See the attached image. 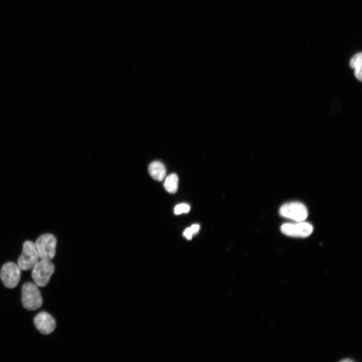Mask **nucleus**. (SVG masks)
Returning a JSON list of instances; mask_svg holds the SVG:
<instances>
[{
    "label": "nucleus",
    "instance_id": "f257e3e1",
    "mask_svg": "<svg viewBox=\"0 0 362 362\" xmlns=\"http://www.w3.org/2000/svg\"><path fill=\"white\" fill-rule=\"evenodd\" d=\"M43 302L38 286L31 282L25 283L22 287V303L29 311L39 309Z\"/></svg>",
    "mask_w": 362,
    "mask_h": 362
},
{
    "label": "nucleus",
    "instance_id": "f03ea898",
    "mask_svg": "<svg viewBox=\"0 0 362 362\" xmlns=\"http://www.w3.org/2000/svg\"><path fill=\"white\" fill-rule=\"evenodd\" d=\"M32 269V277L34 283L38 287H44L48 284L54 272L55 267L51 260L40 259Z\"/></svg>",
    "mask_w": 362,
    "mask_h": 362
},
{
    "label": "nucleus",
    "instance_id": "7ed1b4c3",
    "mask_svg": "<svg viewBox=\"0 0 362 362\" xmlns=\"http://www.w3.org/2000/svg\"><path fill=\"white\" fill-rule=\"evenodd\" d=\"M40 259L51 260L55 256L57 239L51 233L39 236L34 243Z\"/></svg>",
    "mask_w": 362,
    "mask_h": 362
},
{
    "label": "nucleus",
    "instance_id": "20e7f679",
    "mask_svg": "<svg viewBox=\"0 0 362 362\" xmlns=\"http://www.w3.org/2000/svg\"><path fill=\"white\" fill-rule=\"evenodd\" d=\"M40 259L35 243L27 240L23 243L22 252L18 260V265L23 270L32 269Z\"/></svg>",
    "mask_w": 362,
    "mask_h": 362
},
{
    "label": "nucleus",
    "instance_id": "39448f33",
    "mask_svg": "<svg viewBox=\"0 0 362 362\" xmlns=\"http://www.w3.org/2000/svg\"><path fill=\"white\" fill-rule=\"evenodd\" d=\"M0 276L5 287L13 289L18 285L20 281L21 269L14 262H9L2 267Z\"/></svg>",
    "mask_w": 362,
    "mask_h": 362
},
{
    "label": "nucleus",
    "instance_id": "423d86ee",
    "mask_svg": "<svg viewBox=\"0 0 362 362\" xmlns=\"http://www.w3.org/2000/svg\"><path fill=\"white\" fill-rule=\"evenodd\" d=\"M281 216L298 222L305 220L308 216L306 206L300 202H291L284 204L280 209Z\"/></svg>",
    "mask_w": 362,
    "mask_h": 362
},
{
    "label": "nucleus",
    "instance_id": "0eeeda50",
    "mask_svg": "<svg viewBox=\"0 0 362 362\" xmlns=\"http://www.w3.org/2000/svg\"><path fill=\"white\" fill-rule=\"evenodd\" d=\"M281 230L288 236L306 237L312 233L313 228L310 223L301 221L294 224L285 223L281 226Z\"/></svg>",
    "mask_w": 362,
    "mask_h": 362
},
{
    "label": "nucleus",
    "instance_id": "6e6552de",
    "mask_svg": "<svg viewBox=\"0 0 362 362\" xmlns=\"http://www.w3.org/2000/svg\"><path fill=\"white\" fill-rule=\"evenodd\" d=\"M33 322L36 329L43 334L51 333L56 327V321L54 318L44 311L38 314L34 317Z\"/></svg>",
    "mask_w": 362,
    "mask_h": 362
},
{
    "label": "nucleus",
    "instance_id": "1a4fd4ad",
    "mask_svg": "<svg viewBox=\"0 0 362 362\" xmlns=\"http://www.w3.org/2000/svg\"><path fill=\"white\" fill-rule=\"evenodd\" d=\"M148 172L153 179L160 182L162 180L165 176L166 168L160 161H154L149 165Z\"/></svg>",
    "mask_w": 362,
    "mask_h": 362
},
{
    "label": "nucleus",
    "instance_id": "9d476101",
    "mask_svg": "<svg viewBox=\"0 0 362 362\" xmlns=\"http://www.w3.org/2000/svg\"><path fill=\"white\" fill-rule=\"evenodd\" d=\"M362 55L361 52L355 54L350 59L349 66L354 69V75L356 78L361 81L362 78Z\"/></svg>",
    "mask_w": 362,
    "mask_h": 362
},
{
    "label": "nucleus",
    "instance_id": "9b49d317",
    "mask_svg": "<svg viewBox=\"0 0 362 362\" xmlns=\"http://www.w3.org/2000/svg\"><path fill=\"white\" fill-rule=\"evenodd\" d=\"M178 177L175 173H171L164 180L163 186L166 191L171 194L176 192L178 187Z\"/></svg>",
    "mask_w": 362,
    "mask_h": 362
},
{
    "label": "nucleus",
    "instance_id": "f8f14e48",
    "mask_svg": "<svg viewBox=\"0 0 362 362\" xmlns=\"http://www.w3.org/2000/svg\"><path fill=\"white\" fill-rule=\"evenodd\" d=\"M190 207L189 205L182 203L176 205L174 210V214L179 215L182 213H188L190 211Z\"/></svg>",
    "mask_w": 362,
    "mask_h": 362
},
{
    "label": "nucleus",
    "instance_id": "ddd939ff",
    "mask_svg": "<svg viewBox=\"0 0 362 362\" xmlns=\"http://www.w3.org/2000/svg\"><path fill=\"white\" fill-rule=\"evenodd\" d=\"M196 234L193 228L191 227L187 228L183 232V236L188 240H191L194 234Z\"/></svg>",
    "mask_w": 362,
    "mask_h": 362
}]
</instances>
